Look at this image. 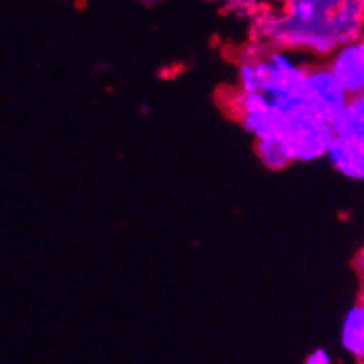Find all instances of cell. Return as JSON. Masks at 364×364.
Instances as JSON below:
<instances>
[{"label": "cell", "instance_id": "cell-1", "mask_svg": "<svg viewBox=\"0 0 364 364\" xmlns=\"http://www.w3.org/2000/svg\"><path fill=\"white\" fill-rule=\"evenodd\" d=\"M279 134L289 147L292 161H315L327 154L334 129L329 121L316 114L306 100L287 112Z\"/></svg>", "mask_w": 364, "mask_h": 364}, {"label": "cell", "instance_id": "cell-2", "mask_svg": "<svg viewBox=\"0 0 364 364\" xmlns=\"http://www.w3.org/2000/svg\"><path fill=\"white\" fill-rule=\"evenodd\" d=\"M303 96L306 103L316 114L322 115L326 121H329L331 126L343 114L348 101H350V96L343 89L340 80L331 71L327 62L326 64H308L303 85Z\"/></svg>", "mask_w": 364, "mask_h": 364}, {"label": "cell", "instance_id": "cell-3", "mask_svg": "<svg viewBox=\"0 0 364 364\" xmlns=\"http://www.w3.org/2000/svg\"><path fill=\"white\" fill-rule=\"evenodd\" d=\"M327 65L348 96L364 94V36L338 46L329 55Z\"/></svg>", "mask_w": 364, "mask_h": 364}, {"label": "cell", "instance_id": "cell-4", "mask_svg": "<svg viewBox=\"0 0 364 364\" xmlns=\"http://www.w3.org/2000/svg\"><path fill=\"white\" fill-rule=\"evenodd\" d=\"M326 156L341 176L354 181L364 179V140L334 134Z\"/></svg>", "mask_w": 364, "mask_h": 364}, {"label": "cell", "instance_id": "cell-5", "mask_svg": "<svg viewBox=\"0 0 364 364\" xmlns=\"http://www.w3.org/2000/svg\"><path fill=\"white\" fill-rule=\"evenodd\" d=\"M341 347L355 361H364V306H352L341 323Z\"/></svg>", "mask_w": 364, "mask_h": 364}, {"label": "cell", "instance_id": "cell-6", "mask_svg": "<svg viewBox=\"0 0 364 364\" xmlns=\"http://www.w3.org/2000/svg\"><path fill=\"white\" fill-rule=\"evenodd\" d=\"M257 141V154L260 158V161L264 163L267 168L271 170H282L285 166H289L292 161V156H290L289 147H287L285 140L279 133L271 134V136L258 138Z\"/></svg>", "mask_w": 364, "mask_h": 364}, {"label": "cell", "instance_id": "cell-7", "mask_svg": "<svg viewBox=\"0 0 364 364\" xmlns=\"http://www.w3.org/2000/svg\"><path fill=\"white\" fill-rule=\"evenodd\" d=\"M334 134L364 140V94L352 96L343 114L333 122Z\"/></svg>", "mask_w": 364, "mask_h": 364}, {"label": "cell", "instance_id": "cell-8", "mask_svg": "<svg viewBox=\"0 0 364 364\" xmlns=\"http://www.w3.org/2000/svg\"><path fill=\"white\" fill-rule=\"evenodd\" d=\"M306 364H329L331 363V355L329 352L323 350V348H316L313 350L308 358L304 359Z\"/></svg>", "mask_w": 364, "mask_h": 364}, {"label": "cell", "instance_id": "cell-9", "mask_svg": "<svg viewBox=\"0 0 364 364\" xmlns=\"http://www.w3.org/2000/svg\"><path fill=\"white\" fill-rule=\"evenodd\" d=\"M355 267H358L359 274H361V278H364V250L359 253L358 260H355Z\"/></svg>", "mask_w": 364, "mask_h": 364}, {"label": "cell", "instance_id": "cell-10", "mask_svg": "<svg viewBox=\"0 0 364 364\" xmlns=\"http://www.w3.org/2000/svg\"><path fill=\"white\" fill-rule=\"evenodd\" d=\"M359 303L364 306V278H363V287H361V296H359Z\"/></svg>", "mask_w": 364, "mask_h": 364}]
</instances>
